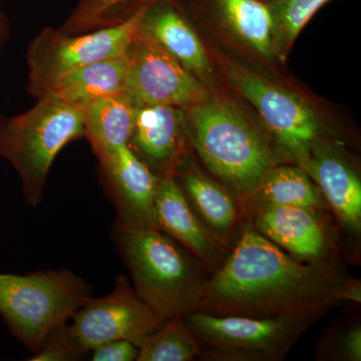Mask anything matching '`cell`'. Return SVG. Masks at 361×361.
Instances as JSON below:
<instances>
[{
  "label": "cell",
  "mask_w": 361,
  "mask_h": 361,
  "mask_svg": "<svg viewBox=\"0 0 361 361\" xmlns=\"http://www.w3.org/2000/svg\"><path fill=\"white\" fill-rule=\"evenodd\" d=\"M183 318L201 341L200 356L207 360L276 361L283 360L304 331L319 317H251L195 310Z\"/></svg>",
  "instance_id": "cell-6"
},
{
  "label": "cell",
  "mask_w": 361,
  "mask_h": 361,
  "mask_svg": "<svg viewBox=\"0 0 361 361\" xmlns=\"http://www.w3.org/2000/svg\"><path fill=\"white\" fill-rule=\"evenodd\" d=\"M164 0L147 7L140 26L197 78L210 77V61L198 35L177 6Z\"/></svg>",
  "instance_id": "cell-17"
},
{
  "label": "cell",
  "mask_w": 361,
  "mask_h": 361,
  "mask_svg": "<svg viewBox=\"0 0 361 361\" xmlns=\"http://www.w3.org/2000/svg\"><path fill=\"white\" fill-rule=\"evenodd\" d=\"M4 116H2L1 115H0V127H1V125H2V123L4 122Z\"/></svg>",
  "instance_id": "cell-30"
},
{
  "label": "cell",
  "mask_w": 361,
  "mask_h": 361,
  "mask_svg": "<svg viewBox=\"0 0 361 361\" xmlns=\"http://www.w3.org/2000/svg\"><path fill=\"white\" fill-rule=\"evenodd\" d=\"M89 351L80 344L68 323L52 330L32 361H73L82 360Z\"/></svg>",
  "instance_id": "cell-25"
},
{
  "label": "cell",
  "mask_w": 361,
  "mask_h": 361,
  "mask_svg": "<svg viewBox=\"0 0 361 361\" xmlns=\"http://www.w3.org/2000/svg\"><path fill=\"white\" fill-rule=\"evenodd\" d=\"M183 113L185 135L202 161L237 199L245 202L266 171L275 166L265 135L221 97H207Z\"/></svg>",
  "instance_id": "cell-2"
},
{
  "label": "cell",
  "mask_w": 361,
  "mask_h": 361,
  "mask_svg": "<svg viewBox=\"0 0 361 361\" xmlns=\"http://www.w3.org/2000/svg\"><path fill=\"white\" fill-rule=\"evenodd\" d=\"M202 348L184 318H171L142 342L137 360L190 361L200 356Z\"/></svg>",
  "instance_id": "cell-23"
},
{
  "label": "cell",
  "mask_w": 361,
  "mask_h": 361,
  "mask_svg": "<svg viewBox=\"0 0 361 361\" xmlns=\"http://www.w3.org/2000/svg\"><path fill=\"white\" fill-rule=\"evenodd\" d=\"M183 109L171 106H142L135 111L129 147L158 176L173 174L184 144Z\"/></svg>",
  "instance_id": "cell-15"
},
{
  "label": "cell",
  "mask_w": 361,
  "mask_h": 361,
  "mask_svg": "<svg viewBox=\"0 0 361 361\" xmlns=\"http://www.w3.org/2000/svg\"><path fill=\"white\" fill-rule=\"evenodd\" d=\"M339 350L346 360H361V327L356 325L341 337Z\"/></svg>",
  "instance_id": "cell-27"
},
{
  "label": "cell",
  "mask_w": 361,
  "mask_h": 361,
  "mask_svg": "<svg viewBox=\"0 0 361 361\" xmlns=\"http://www.w3.org/2000/svg\"><path fill=\"white\" fill-rule=\"evenodd\" d=\"M330 0H265L271 20L273 58L285 61L304 26Z\"/></svg>",
  "instance_id": "cell-22"
},
{
  "label": "cell",
  "mask_w": 361,
  "mask_h": 361,
  "mask_svg": "<svg viewBox=\"0 0 361 361\" xmlns=\"http://www.w3.org/2000/svg\"><path fill=\"white\" fill-rule=\"evenodd\" d=\"M260 1L264 2V1H265V0H260Z\"/></svg>",
  "instance_id": "cell-31"
},
{
  "label": "cell",
  "mask_w": 361,
  "mask_h": 361,
  "mask_svg": "<svg viewBox=\"0 0 361 361\" xmlns=\"http://www.w3.org/2000/svg\"><path fill=\"white\" fill-rule=\"evenodd\" d=\"M228 73L240 94L257 110L285 156L300 166L322 137L319 118L312 106L298 94L247 68L230 66Z\"/></svg>",
  "instance_id": "cell-9"
},
{
  "label": "cell",
  "mask_w": 361,
  "mask_h": 361,
  "mask_svg": "<svg viewBox=\"0 0 361 361\" xmlns=\"http://www.w3.org/2000/svg\"><path fill=\"white\" fill-rule=\"evenodd\" d=\"M85 139L97 157L129 144L137 108L123 94L102 97L80 108Z\"/></svg>",
  "instance_id": "cell-19"
},
{
  "label": "cell",
  "mask_w": 361,
  "mask_h": 361,
  "mask_svg": "<svg viewBox=\"0 0 361 361\" xmlns=\"http://www.w3.org/2000/svg\"><path fill=\"white\" fill-rule=\"evenodd\" d=\"M85 137L78 106L44 94L30 110L4 118L0 127V158L20 176L28 205L39 206L54 159L66 145Z\"/></svg>",
  "instance_id": "cell-4"
},
{
  "label": "cell",
  "mask_w": 361,
  "mask_h": 361,
  "mask_svg": "<svg viewBox=\"0 0 361 361\" xmlns=\"http://www.w3.org/2000/svg\"><path fill=\"white\" fill-rule=\"evenodd\" d=\"M173 175L207 229L229 245L230 237L238 229L242 217L236 197L183 153L176 161Z\"/></svg>",
  "instance_id": "cell-16"
},
{
  "label": "cell",
  "mask_w": 361,
  "mask_h": 361,
  "mask_svg": "<svg viewBox=\"0 0 361 361\" xmlns=\"http://www.w3.org/2000/svg\"><path fill=\"white\" fill-rule=\"evenodd\" d=\"M109 196L116 212V226L157 228L155 196L158 178L129 145L97 157Z\"/></svg>",
  "instance_id": "cell-11"
},
{
  "label": "cell",
  "mask_w": 361,
  "mask_h": 361,
  "mask_svg": "<svg viewBox=\"0 0 361 361\" xmlns=\"http://www.w3.org/2000/svg\"><path fill=\"white\" fill-rule=\"evenodd\" d=\"M317 211L302 207H256L252 226L261 235L305 262L329 260V238Z\"/></svg>",
  "instance_id": "cell-14"
},
{
  "label": "cell",
  "mask_w": 361,
  "mask_h": 361,
  "mask_svg": "<svg viewBox=\"0 0 361 361\" xmlns=\"http://www.w3.org/2000/svg\"><path fill=\"white\" fill-rule=\"evenodd\" d=\"M342 301H351V302H361V285L357 280L351 279L346 285L341 296Z\"/></svg>",
  "instance_id": "cell-28"
},
{
  "label": "cell",
  "mask_w": 361,
  "mask_h": 361,
  "mask_svg": "<svg viewBox=\"0 0 361 361\" xmlns=\"http://www.w3.org/2000/svg\"><path fill=\"white\" fill-rule=\"evenodd\" d=\"M164 0H78L65 23L59 28L68 35L94 32L128 20L142 6Z\"/></svg>",
  "instance_id": "cell-24"
},
{
  "label": "cell",
  "mask_w": 361,
  "mask_h": 361,
  "mask_svg": "<svg viewBox=\"0 0 361 361\" xmlns=\"http://www.w3.org/2000/svg\"><path fill=\"white\" fill-rule=\"evenodd\" d=\"M125 94L135 108L184 109L208 97L205 85L141 26L126 51Z\"/></svg>",
  "instance_id": "cell-8"
},
{
  "label": "cell",
  "mask_w": 361,
  "mask_h": 361,
  "mask_svg": "<svg viewBox=\"0 0 361 361\" xmlns=\"http://www.w3.org/2000/svg\"><path fill=\"white\" fill-rule=\"evenodd\" d=\"M127 66L126 54L102 59L58 78L45 94L82 108L102 97L125 92Z\"/></svg>",
  "instance_id": "cell-18"
},
{
  "label": "cell",
  "mask_w": 361,
  "mask_h": 361,
  "mask_svg": "<svg viewBox=\"0 0 361 361\" xmlns=\"http://www.w3.org/2000/svg\"><path fill=\"white\" fill-rule=\"evenodd\" d=\"M92 298V286L68 269L0 273V315L16 338L37 353L52 330Z\"/></svg>",
  "instance_id": "cell-5"
},
{
  "label": "cell",
  "mask_w": 361,
  "mask_h": 361,
  "mask_svg": "<svg viewBox=\"0 0 361 361\" xmlns=\"http://www.w3.org/2000/svg\"><path fill=\"white\" fill-rule=\"evenodd\" d=\"M6 26H4V18H1V14H0V49H1L4 39H6Z\"/></svg>",
  "instance_id": "cell-29"
},
{
  "label": "cell",
  "mask_w": 361,
  "mask_h": 361,
  "mask_svg": "<svg viewBox=\"0 0 361 361\" xmlns=\"http://www.w3.org/2000/svg\"><path fill=\"white\" fill-rule=\"evenodd\" d=\"M92 351L94 361H134L137 360L139 348L130 341H115L102 344Z\"/></svg>",
  "instance_id": "cell-26"
},
{
  "label": "cell",
  "mask_w": 361,
  "mask_h": 361,
  "mask_svg": "<svg viewBox=\"0 0 361 361\" xmlns=\"http://www.w3.org/2000/svg\"><path fill=\"white\" fill-rule=\"evenodd\" d=\"M71 319V330L87 351L115 341H130L139 348L165 322L126 276L116 278L109 295L92 297Z\"/></svg>",
  "instance_id": "cell-10"
},
{
  "label": "cell",
  "mask_w": 361,
  "mask_h": 361,
  "mask_svg": "<svg viewBox=\"0 0 361 361\" xmlns=\"http://www.w3.org/2000/svg\"><path fill=\"white\" fill-rule=\"evenodd\" d=\"M115 241L137 295L164 319L197 310L209 272L177 240L158 228L116 225Z\"/></svg>",
  "instance_id": "cell-3"
},
{
  "label": "cell",
  "mask_w": 361,
  "mask_h": 361,
  "mask_svg": "<svg viewBox=\"0 0 361 361\" xmlns=\"http://www.w3.org/2000/svg\"><path fill=\"white\" fill-rule=\"evenodd\" d=\"M299 167L317 185L341 224L350 234L361 231V182L348 159L324 137H318Z\"/></svg>",
  "instance_id": "cell-13"
},
{
  "label": "cell",
  "mask_w": 361,
  "mask_h": 361,
  "mask_svg": "<svg viewBox=\"0 0 361 361\" xmlns=\"http://www.w3.org/2000/svg\"><path fill=\"white\" fill-rule=\"evenodd\" d=\"M158 229L170 235L213 274L227 257L228 246L207 229L173 174L159 176L155 196Z\"/></svg>",
  "instance_id": "cell-12"
},
{
  "label": "cell",
  "mask_w": 361,
  "mask_h": 361,
  "mask_svg": "<svg viewBox=\"0 0 361 361\" xmlns=\"http://www.w3.org/2000/svg\"><path fill=\"white\" fill-rule=\"evenodd\" d=\"M148 6L137 9L118 25L94 32L68 35L59 28H44L26 51L27 92L39 99L66 73L126 54Z\"/></svg>",
  "instance_id": "cell-7"
},
{
  "label": "cell",
  "mask_w": 361,
  "mask_h": 361,
  "mask_svg": "<svg viewBox=\"0 0 361 361\" xmlns=\"http://www.w3.org/2000/svg\"><path fill=\"white\" fill-rule=\"evenodd\" d=\"M350 280L332 261L298 260L245 224L224 262L207 280L196 310L251 317H320L341 302Z\"/></svg>",
  "instance_id": "cell-1"
},
{
  "label": "cell",
  "mask_w": 361,
  "mask_h": 361,
  "mask_svg": "<svg viewBox=\"0 0 361 361\" xmlns=\"http://www.w3.org/2000/svg\"><path fill=\"white\" fill-rule=\"evenodd\" d=\"M294 206L322 210L327 203L317 185L299 166H273L261 178L255 192L243 205ZM252 205V204H251Z\"/></svg>",
  "instance_id": "cell-21"
},
{
  "label": "cell",
  "mask_w": 361,
  "mask_h": 361,
  "mask_svg": "<svg viewBox=\"0 0 361 361\" xmlns=\"http://www.w3.org/2000/svg\"><path fill=\"white\" fill-rule=\"evenodd\" d=\"M209 13L252 51L273 59L271 20L260 0H204Z\"/></svg>",
  "instance_id": "cell-20"
}]
</instances>
